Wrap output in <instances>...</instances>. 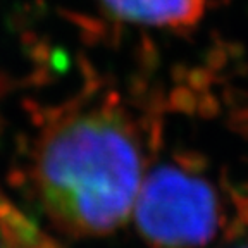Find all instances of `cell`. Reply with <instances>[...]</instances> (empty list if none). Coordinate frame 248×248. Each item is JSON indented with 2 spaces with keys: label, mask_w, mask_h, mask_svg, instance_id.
I'll list each match as a JSON object with an SVG mask.
<instances>
[{
  "label": "cell",
  "mask_w": 248,
  "mask_h": 248,
  "mask_svg": "<svg viewBox=\"0 0 248 248\" xmlns=\"http://www.w3.org/2000/svg\"><path fill=\"white\" fill-rule=\"evenodd\" d=\"M241 248H248V247H241Z\"/></svg>",
  "instance_id": "cell-4"
},
{
  "label": "cell",
  "mask_w": 248,
  "mask_h": 248,
  "mask_svg": "<svg viewBox=\"0 0 248 248\" xmlns=\"http://www.w3.org/2000/svg\"><path fill=\"white\" fill-rule=\"evenodd\" d=\"M141 152L114 108L59 119L35 154V185L52 221L69 234H107L128 221L141 186Z\"/></svg>",
  "instance_id": "cell-1"
},
{
  "label": "cell",
  "mask_w": 248,
  "mask_h": 248,
  "mask_svg": "<svg viewBox=\"0 0 248 248\" xmlns=\"http://www.w3.org/2000/svg\"><path fill=\"white\" fill-rule=\"evenodd\" d=\"M133 210L140 232L162 248L205 245L219 219L210 186L176 167H160L141 181Z\"/></svg>",
  "instance_id": "cell-2"
},
{
  "label": "cell",
  "mask_w": 248,
  "mask_h": 248,
  "mask_svg": "<svg viewBox=\"0 0 248 248\" xmlns=\"http://www.w3.org/2000/svg\"><path fill=\"white\" fill-rule=\"evenodd\" d=\"M110 14L143 26L188 28L205 12V0H98Z\"/></svg>",
  "instance_id": "cell-3"
}]
</instances>
